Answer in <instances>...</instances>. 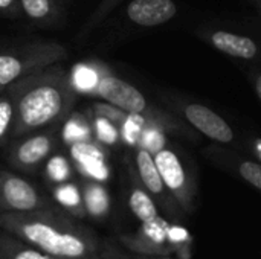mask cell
Returning a JSON list of instances; mask_svg holds the SVG:
<instances>
[{"mask_svg": "<svg viewBox=\"0 0 261 259\" xmlns=\"http://www.w3.org/2000/svg\"><path fill=\"white\" fill-rule=\"evenodd\" d=\"M15 142L9 150V162L21 169H34L55 150L58 142L57 125L24 134Z\"/></svg>", "mask_w": 261, "mask_h": 259, "instance_id": "obj_5", "label": "cell"}, {"mask_svg": "<svg viewBox=\"0 0 261 259\" xmlns=\"http://www.w3.org/2000/svg\"><path fill=\"white\" fill-rule=\"evenodd\" d=\"M135 163H136L138 177L150 195L158 197L161 202H165V205H168V206H179L177 202L170 194V191L167 189V186L159 174V169L154 163L153 154L150 151H147L144 148H136Z\"/></svg>", "mask_w": 261, "mask_h": 259, "instance_id": "obj_10", "label": "cell"}, {"mask_svg": "<svg viewBox=\"0 0 261 259\" xmlns=\"http://www.w3.org/2000/svg\"><path fill=\"white\" fill-rule=\"evenodd\" d=\"M159 259H171V258H159Z\"/></svg>", "mask_w": 261, "mask_h": 259, "instance_id": "obj_28", "label": "cell"}, {"mask_svg": "<svg viewBox=\"0 0 261 259\" xmlns=\"http://www.w3.org/2000/svg\"><path fill=\"white\" fill-rule=\"evenodd\" d=\"M206 154L213 159V162L236 171L245 182L261 191V162L252 159H243L242 156H237L219 147H210Z\"/></svg>", "mask_w": 261, "mask_h": 259, "instance_id": "obj_11", "label": "cell"}, {"mask_svg": "<svg viewBox=\"0 0 261 259\" xmlns=\"http://www.w3.org/2000/svg\"><path fill=\"white\" fill-rule=\"evenodd\" d=\"M173 107L190 127L205 137L223 145H229L236 140V133L231 125L213 108L199 102L179 99L173 101Z\"/></svg>", "mask_w": 261, "mask_h": 259, "instance_id": "obj_4", "label": "cell"}, {"mask_svg": "<svg viewBox=\"0 0 261 259\" xmlns=\"http://www.w3.org/2000/svg\"><path fill=\"white\" fill-rule=\"evenodd\" d=\"M15 87L18 96L14 139L64 122L78 98L70 75L60 63L20 79Z\"/></svg>", "mask_w": 261, "mask_h": 259, "instance_id": "obj_1", "label": "cell"}, {"mask_svg": "<svg viewBox=\"0 0 261 259\" xmlns=\"http://www.w3.org/2000/svg\"><path fill=\"white\" fill-rule=\"evenodd\" d=\"M0 202L14 211L28 212L40 205V195L24 179L0 171Z\"/></svg>", "mask_w": 261, "mask_h": 259, "instance_id": "obj_8", "label": "cell"}, {"mask_svg": "<svg viewBox=\"0 0 261 259\" xmlns=\"http://www.w3.org/2000/svg\"><path fill=\"white\" fill-rule=\"evenodd\" d=\"M252 148H254V151L258 154V157L261 159V140L260 139H257V140H252Z\"/></svg>", "mask_w": 261, "mask_h": 259, "instance_id": "obj_26", "label": "cell"}, {"mask_svg": "<svg viewBox=\"0 0 261 259\" xmlns=\"http://www.w3.org/2000/svg\"><path fill=\"white\" fill-rule=\"evenodd\" d=\"M252 84H254L255 95H257V98L260 99L261 102V70H258L257 73H254V76H252Z\"/></svg>", "mask_w": 261, "mask_h": 259, "instance_id": "obj_25", "label": "cell"}, {"mask_svg": "<svg viewBox=\"0 0 261 259\" xmlns=\"http://www.w3.org/2000/svg\"><path fill=\"white\" fill-rule=\"evenodd\" d=\"M17 96L15 84L0 90V147L12 137L17 116Z\"/></svg>", "mask_w": 261, "mask_h": 259, "instance_id": "obj_14", "label": "cell"}, {"mask_svg": "<svg viewBox=\"0 0 261 259\" xmlns=\"http://www.w3.org/2000/svg\"><path fill=\"white\" fill-rule=\"evenodd\" d=\"M203 40L219 52L239 60H255L261 53L260 44L252 37L225 29L208 31L203 34Z\"/></svg>", "mask_w": 261, "mask_h": 259, "instance_id": "obj_9", "label": "cell"}, {"mask_svg": "<svg viewBox=\"0 0 261 259\" xmlns=\"http://www.w3.org/2000/svg\"><path fill=\"white\" fill-rule=\"evenodd\" d=\"M70 163L69 160L61 156V154H57V156H52L46 165V174L47 177L52 180V182H57V183H61V182H66L69 177H70Z\"/></svg>", "mask_w": 261, "mask_h": 259, "instance_id": "obj_20", "label": "cell"}, {"mask_svg": "<svg viewBox=\"0 0 261 259\" xmlns=\"http://www.w3.org/2000/svg\"><path fill=\"white\" fill-rule=\"evenodd\" d=\"M153 159L167 189L177 202L179 208L187 214H193L197 208L199 188L191 162L176 148L168 145L156 151Z\"/></svg>", "mask_w": 261, "mask_h": 259, "instance_id": "obj_3", "label": "cell"}, {"mask_svg": "<svg viewBox=\"0 0 261 259\" xmlns=\"http://www.w3.org/2000/svg\"><path fill=\"white\" fill-rule=\"evenodd\" d=\"M93 142H81L73 143L72 147V157L73 160L93 179L106 180L109 177V168L104 160V154L99 150L101 147Z\"/></svg>", "mask_w": 261, "mask_h": 259, "instance_id": "obj_12", "label": "cell"}, {"mask_svg": "<svg viewBox=\"0 0 261 259\" xmlns=\"http://www.w3.org/2000/svg\"><path fill=\"white\" fill-rule=\"evenodd\" d=\"M14 259H52L49 255H44V253H40L37 250H21L20 253L15 255Z\"/></svg>", "mask_w": 261, "mask_h": 259, "instance_id": "obj_24", "label": "cell"}, {"mask_svg": "<svg viewBox=\"0 0 261 259\" xmlns=\"http://www.w3.org/2000/svg\"><path fill=\"white\" fill-rule=\"evenodd\" d=\"M92 127H93V133L96 136V142H102L106 145H115L116 142L121 140L119 128L106 118L96 116L95 124H92Z\"/></svg>", "mask_w": 261, "mask_h": 259, "instance_id": "obj_18", "label": "cell"}, {"mask_svg": "<svg viewBox=\"0 0 261 259\" xmlns=\"http://www.w3.org/2000/svg\"><path fill=\"white\" fill-rule=\"evenodd\" d=\"M257 8H258V11H260V14H261V0H251Z\"/></svg>", "mask_w": 261, "mask_h": 259, "instance_id": "obj_27", "label": "cell"}, {"mask_svg": "<svg viewBox=\"0 0 261 259\" xmlns=\"http://www.w3.org/2000/svg\"><path fill=\"white\" fill-rule=\"evenodd\" d=\"M84 198H86V205H87V209L93 214V215H99L102 212L107 211L109 208V198H107V192L98 186L96 183H90L86 189V194H84Z\"/></svg>", "mask_w": 261, "mask_h": 259, "instance_id": "obj_19", "label": "cell"}, {"mask_svg": "<svg viewBox=\"0 0 261 259\" xmlns=\"http://www.w3.org/2000/svg\"><path fill=\"white\" fill-rule=\"evenodd\" d=\"M67 58V49L60 43H31L0 52V90L20 79Z\"/></svg>", "mask_w": 261, "mask_h": 259, "instance_id": "obj_2", "label": "cell"}, {"mask_svg": "<svg viewBox=\"0 0 261 259\" xmlns=\"http://www.w3.org/2000/svg\"><path fill=\"white\" fill-rule=\"evenodd\" d=\"M61 136L66 143H81V142H93L96 140L93 136V127L89 124L87 118L81 113H70L64 119V125L61 128Z\"/></svg>", "mask_w": 261, "mask_h": 259, "instance_id": "obj_15", "label": "cell"}, {"mask_svg": "<svg viewBox=\"0 0 261 259\" xmlns=\"http://www.w3.org/2000/svg\"><path fill=\"white\" fill-rule=\"evenodd\" d=\"M24 237L50 255L64 258H80L86 253V244L75 235L60 234L50 224L29 221L21 226Z\"/></svg>", "mask_w": 261, "mask_h": 259, "instance_id": "obj_6", "label": "cell"}, {"mask_svg": "<svg viewBox=\"0 0 261 259\" xmlns=\"http://www.w3.org/2000/svg\"><path fill=\"white\" fill-rule=\"evenodd\" d=\"M0 15L18 18L21 15L20 0H0Z\"/></svg>", "mask_w": 261, "mask_h": 259, "instance_id": "obj_23", "label": "cell"}, {"mask_svg": "<svg viewBox=\"0 0 261 259\" xmlns=\"http://www.w3.org/2000/svg\"><path fill=\"white\" fill-rule=\"evenodd\" d=\"M128 203H130L132 212H133L144 224L153 223V221H156V220L159 218L156 203L153 202L151 195L148 194V191H147L145 188L135 186V188L132 189Z\"/></svg>", "mask_w": 261, "mask_h": 259, "instance_id": "obj_16", "label": "cell"}, {"mask_svg": "<svg viewBox=\"0 0 261 259\" xmlns=\"http://www.w3.org/2000/svg\"><path fill=\"white\" fill-rule=\"evenodd\" d=\"M124 0H101V3L98 5V8L95 9V12L92 14V17L89 18V21L84 24L83 31H81V35H87L92 29L98 27L107 17L109 14L119 5L122 3Z\"/></svg>", "mask_w": 261, "mask_h": 259, "instance_id": "obj_21", "label": "cell"}, {"mask_svg": "<svg viewBox=\"0 0 261 259\" xmlns=\"http://www.w3.org/2000/svg\"><path fill=\"white\" fill-rule=\"evenodd\" d=\"M99 66L101 63H81L75 67L73 75H70V78L76 92H84L92 95L98 79Z\"/></svg>", "mask_w": 261, "mask_h": 259, "instance_id": "obj_17", "label": "cell"}, {"mask_svg": "<svg viewBox=\"0 0 261 259\" xmlns=\"http://www.w3.org/2000/svg\"><path fill=\"white\" fill-rule=\"evenodd\" d=\"M127 18L142 27L161 26L177 15L174 0H132L125 8Z\"/></svg>", "mask_w": 261, "mask_h": 259, "instance_id": "obj_7", "label": "cell"}, {"mask_svg": "<svg viewBox=\"0 0 261 259\" xmlns=\"http://www.w3.org/2000/svg\"><path fill=\"white\" fill-rule=\"evenodd\" d=\"M21 14L32 23L50 26L61 20V9L57 0H20Z\"/></svg>", "mask_w": 261, "mask_h": 259, "instance_id": "obj_13", "label": "cell"}, {"mask_svg": "<svg viewBox=\"0 0 261 259\" xmlns=\"http://www.w3.org/2000/svg\"><path fill=\"white\" fill-rule=\"evenodd\" d=\"M55 195L58 198V202L64 206H69V208H73V206H78L80 205V192L78 189L73 186V185H64V186H60L57 191H55Z\"/></svg>", "mask_w": 261, "mask_h": 259, "instance_id": "obj_22", "label": "cell"}]
</instances>
